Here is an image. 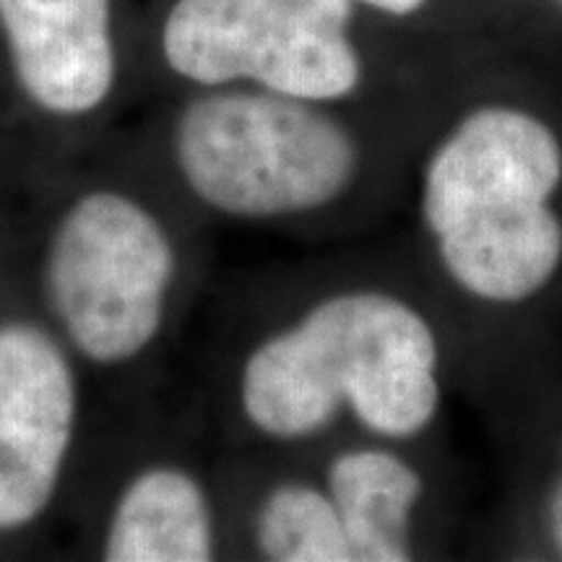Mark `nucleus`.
I'll return each instance as SVG.
<instances>
[{"mask_svg":"<svg viewBox=\"0 0 562 562\" xmlns=\"http://www.w3.org/2000/svg\"><path fill=\"white\" fill-rule=\"evenodd\" d=\"M252 539L273 562H355L339 510L323 484H273L256 508Z\"/></svg>","mask_w":562,"mask_h":562,"instance_id":"nucleus-10","label":"nucleus"},{"mask_svg":"<svg viewBox=\"0 0 562 562\" xmlns=\"http://www.w3.org/2000/svg\"><path fill=\"white\" fill-rule=\"evenodd\" d=\"M76 419L79 385L60 344L30 321L0 323V533L53 503Z\"/></svg>","mask_w":562,"mask_h":562,"instance_id":"nucleus-6","label":"nucleus"},{"mask_svg":"<svg viewBox=\"0 0 562 562\" xmlns=\"http://www.w3.org/2000/svg\"><path fill=\"white\" fill-rule=\"evenodd\" d=\"M240 409L281 442L311 440L341 414L383 442L417 440L442 409L440 334L396 292H334L250 351Z\"/></svg>","mask_w":562,"mask_h":562,"instance_id":"nucleus-1","label":"nucleus"},{"mask_svg":"<svg viewBox=\"0 0 562 562\" xmlns=\"http://www.w3.org/2000/svg\"><path fill=\"white\" fill-rule=\"evenodd\" d=\"M0 26L21 89L37 108L79 117L110 97V0H0Z\"/></svg>","mask_w":562,"mask_h":562,"instance_id":"nucleus-7","label":"nucleus"},{"mask_svg":"<svg viewBox=\"0 0 562 562\" xmlns=\"http://www.w3.org/2000/svg\"><path fill=\"white\" fill-rule=\"evenodd\" d=\"M339 510L355 562H409L417 558L414 524L425 476L389 446H357L328 461L326 482Z\"/></svg>","mask_w":562,"mask_h":562,"instance_id":"nucleus-8","label":"nucleus"},{"mask_svg":"<svg viewBox=\"0 0 562 562\" xmlns=\"http://www.w3.org/2000/svg\"><path fill=\"white\" fill-rule=\"evenodd\" d=\"M544 531L552 544V552L558 554V558H562V463H560V472L554 474L550 492H547Z\"/></svg>","mask_w":562,"mask_h":562,"instance_id":"nucleus-11","label":"nucleus"},{"mask_svg":"<svg viewBox=\"0 0 562 562\" xmlns=\"http://www.w3.org/2000/svg\"><path fill=\"white\" fill-rule=\"evenodd\" d=\"M175 269V245L149 209L125 193L91 191L55 224L45 292L89 362L123 364L157 339Z\"/></svg>","mask_w":562,"mask_h":562,"instance_id":"nucleus-4","label":"nucleus"},{"mask_svg":"<svg viewBox=\"0 0 562 562\" xmlns=\"http://www.w3.org/2000/svg\"><path fill=\"white\" fill-rule=\"evenodd\" d=\"M355 0H178L161 34L175 74L201 87L252 81L305 102L357 91Z\"/></svg>","mask_w":562,"mask_h":562,"instance_id":"nucleus-5","label":"nucleus"},{"mask_svg":"<svg viewBox=\"0 0 562 562\" xmlns=\"http://www.w3.org/2000/svg\"><path fill=\"white\" fill-rule=\"evenodd\" d=\"M562 138L537 112L482 104L425 154L419 224L467 300L521 307L562 271Z\"/></svg>","mask_w":562,"mask_h":562,"instance_id":"nucleus-2","label":"nucleus"},{"mask_svg":"<svg viewBox=\"0 0 562 562\" xmlns=\"http://www.w3.org/2000/svg\"><path fill=\"white\" fill-rule=\"evenodd\" d=\"M360 3L381 13H389V16H412V13L425 9L427 0H360Z\"/></svg>","mask_w":562,"mask_h":562,"instance_id":"nucleus-12","label":"nucleus"},{"mask_svg":"<svg viewBox=\"0 0 562 562\" xmlns=\"http://www.w3.org/2000/svg\"><path fill=\"white\" fill-rule=\"evenodd\" d=\"M214 547V513L201 482L180 467H151L117 497L102 552L110 562H206Z\"/></svg>","mask_w":562,"mask_h":562,"instance_id":"nucleus-9","label":"nucleus"},{"mask_svg":"<svg viewBox=\"0 0 562 562\" xmlns=\"http://www.w3.org/2000/svg\"><path fill=\"white\" fill-rule=\"evenodd\" d=\"M175 165L191 193L235 220H286L344 199L362 170L347 125L277 91H214L182 110Z\"/></svg>","mask_w":562,"mask_h":562,"instance_id":"nucleus-3","label":"nucleus"}]
</instances>
